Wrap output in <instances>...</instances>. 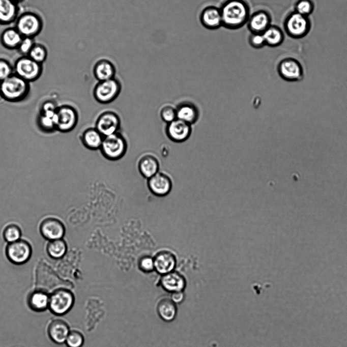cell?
Returning <instances> with one entry per match:
<instances>
[{
  "label": "cell",
  "mask_w": 347,
  "mask_h": 347,
  "mask_svg": "<svg viewBox=\"0 0 347 347\" xmlns=\"http://www.w3.org/2000/svg\"><path fill=\"white\" fill-rule=\"evenodd\" d=\"M222 27L235 30L247 24L250 14V7L244 0H226L219 8Z\"/></svg>",
  "instance_id": "obj_1"
},
{
  "label": "cell",
  "mask_w": 347,
  "mask_h": 347,
  "mask_svg": "<svg viewBox=\"0 0 347 347\" xmlns=\"http://www.w3.org/2000/svg\"><path fill=\"white\" fill-rule=\"evenodd\" d=\"M29 92L28 82L16 74H12L0 83V93L6 100L18 102L24 99Z\"/></svg>",
  "instance_id": "obj_2"
},
{
  "label": "cell",
  "mask_w": 347,
  "mask_h": 347,
  "mask_svg": "<svg viewBox=\"0 0 347 347\" xmlns=\"http://www.w3.org/2000/svg\"><path fill=\"white\" fill-rule=\"evenodd\" d=\"M128 150V142L124 136L119 132L104 137L99 149L101 155L110 161L122 158Z\"/></svg>",
  "instance_id": "obj_3"
},
{
  "label": "cell",
  "mask_w": 347,
  "mask_h": 347,
  "mask_svg": "<svg viewBox=\"0 0 347 347\" xmlns=\"http://www.w3.org/2000/svg\"><path fill=\"white\" fill-rule=\"evenodd\" d=\"M122 89L121 81L115 77L99 81L93 88V95L97 102L102 104H109L118 98Z\"/></svg>",
  "instance_id": "obj_4"
},
{
  "label": "cell",
  "mask_w": 347,
  "mask_h": 347,
  "mask_svg": "<svg viewBox=\"0 0 347 347\" xmlns=\"http://www.w3.org/2000/svg\"><path fill=\"white\" fill-rule=\"evenodd\" d=\"M74 298L69 290L58 289L49 297L48 307L52 312L63 315L68 312L73 305Z\"/></svg>",
  "instance_id": "obj_5"
},
{
  "label": "cell",
  "mask_w": 347,
  "mask_h": 347,
  "mask_svg": "<svg viewBox=\"0 0 347 347\" xmlns=\"http://www.w3.org/2000/svg\"><path fill=\"white\" fill-rule=\"evenodd\" d=\"M77 110L72 106L65 105L56 110L55 128L62 132L72 130L78 121Z\"/></svg>",
  "instance_id": "obj_6"
},
{
  "label": "cell",
  "mask_w": 347,
  "mask_h": 347,
  "mask_svg": "<svg viewBox=\"0 0 347 347\" xmlns=\"http://www.w3.org/2000/svg\"><path fill=\"white\" fill-rule=\"evenodd\" d=\"M121 125L120 116L112 110H105L100 113L95 123V127L104 137L119 132Z\"/></svg>",
  "instance_id": "obj_7"
},
{
  "label": "cell",
  "mask_w": 347,
  "mask_h": 347,
  "mask_svg": "<svg viewBox=\"0 0 347 347\" xmlns=\"http://www.w3.org/2000/svg\"><path fill=\"white\" fill-rule=\"evenodd\" d=\"M14 69L15 74L28 82L39 77L42 67L41 64L34 61L28 56H25L16 61Z\"/></svg>",
  "instance_id": "obj_8"
},
{
  "label": "cell",
  "mask_w": 347,
  "mask_h": 347,
  "mask_svg": "<svg viewBox=\"0 0 347 347\" xmlns=\"http://www.w3.org/2000/svg\"><path fill=\"white\" fill-rule=\"evenodd\" d=\"M42 27V22L35 13L27 12L21 15L16 21V28L23 37L33 38Z\"/></svg>",
  "instance_id": "obj_9"
},
{
  "label": "cell",
  "mask_w": 347,
  "mask_h": 347,
  "mask_svg": "<svg viewBox=\"0 0 347 347\" xmlns=\"http://www.w3.org/2000/svg\"><path fill=\"white\" fill-rule=\"evenodd\" d=\"M32 247L26 241L19 240L10 243L6 253L8 259L14 264L21 265L27 262L32 255Z\"/></svg>",
  "instance_id": "obj_10"
},
{
  "label": "cell",
  "mask_w": 347,
  "mask_h": 347,
  "mask_svg": "<svg viewBox=\"0 0 347 347\" xmlns=\"http://www.w3.org/2000/svg\"><path fill=\"white\" fill-rule=\"evenodd\" d=\"M277 69L281 78L287 81H298L303 78L304 72L302 66L294 59L282 60L278 64Z\"/></svg>",
  "instance_id": "obj_11"
},
{
  "label": "cell",
  "mask_w": 347,
  "mask_h": 347,
  "mask_svg": "<svg viewBox=\"0 0 347 347\" xmlns=\"http://www.w3.org/2000/svg\"><path fill=\"white\" fill-rule=\"evenodd\" d=\"M285 28L287 33L294 37L304 36L309 30V21L303 16L297 12L289 16L285 22Z\"/></svg>",
  "instance_id": "obj_12"
},
{
  "label": "cell",
  "mask_w": 347,
  "mask_h": 347,
  "mask_svg": "<svg viewBox=\"0 0 347 347\" xmlns=\"http://www.w3.org/2000/svg\"><path fill=\"white\" fill-rule=\"evenodd\" d=\"M190 133V124L178 119L167 124L165 128V133L167 137L176 142L186 140Z\"/></svg>",
  "instance_id": "obj_13"
},
{
  "label": "cell",
  "mask_w": 347,
  "mask_h": 347,
  "mask_svg": "<svg viewBox=\"0 0 347 347\" xmlns=\"http://www.w3.org/2000/svg\"><path fill=\"white\" fill-rule=\"evenodd\" d=\"M40 231L44 238L52 241L62 239L65 235V228L60 220L48 218L41 223Z\"/></svg>",
  "instance_id": "obj_14"
},
{
  "label": "cell",
  "mask_w": 347,
  "mask_h": 347,
  "mask_svg": "<svg viewBox=\"0 0 347 347\" xmlns=\"http://www.w3.org/2000/svg\"><path fill=\"white\" fill-rule=\"evenodd\" d=\"M148 180V186L149 189L156 196H166L171 190V180L164 173L159 171Z\"/></svg>",
  "instance_id": "obj_15"
},
{
  "label": "cell",
  "mask_w": 347,
  "mask_h": 347,
  "mask_svg": "<svg viewBox=\"0 0 347 347\" xmlns=\"http://www.w3.org/2000/svg\"><path fill=\"white\" fill-rule=\"evenodd\" d=\"M199 20L201 25L207 29L215 30L222 26L220 8L214 6H209L203 9Z\"/></svg>",
  "instance_id": "obj_16"
},
{
  "label": "cell",
  "mask_w": 347,
  "mask_h": 347,
  "mask_svg": "<svg viewBox=\"0 0 347 347\" xmlns=\"http://www.w3.org/2000/svg\"><path fill=\"white\" fill-rule=\"evenodd\" d=\"M271 17L264 10H259L250 15L247 21V27L251 33L262 34L270 25Z\"/></svg>",
  "instance_id": "obj_17"
},
{
  "label": "cell",
  "mask_w": 347,
  "mask_h": 347,
  "mask_svg": "<svg viewBox=\"0 0 347 347\" xmlns=\"http://www.w3.org/2000/svg\"><path fill=\"white\" fill-rule=\"evenodd\" d=\"M155 270L159 274L164 275L174 271L177 259L171 252L162 251L154 257Z\"/></svg>",
  "instance_id": "obj_18"
},
{
  "label": "cell",
  "mask_w": 347,
  "mask_h": 347,
  "mask_svg": "<svg viewBox=\"0 0 347 347\" xmlns=\"http://www.w3.org/2000/svg\"><path fill=\"white\" fill-rule=\"evenodd\" d=\"M137 167L141 176L148 179L159 171L160 163L156 156L147 153L140 157Z\"/></svg>",
  "instance_id": "obj_19"
},
{
  "label": "cell",
  "mask_w": 347,
  "mask_h": 347,
  "mask_svg": "<svg viewBox=\"0 0 347 347\" xmlns=\"http://www.w3.org/2000/svg\"><path fill=\"white\" fill-rule=\"evenodd\" d=\"M160 283L164 290L171 293L183 291L186 284L184 277L175 271L163 275Z\"/></svg>",
  "instance_id": "obj_20"
},
{
  "label": "cell",
  "mask_w": 347,
  "mask_h": 347,
  "mask_svg": "<svg viewBox=\"0 0 347 347\" xmlns=\"http://www.w3.org/2000/svg\"><path fill=\"white\" fill-rule=\"evenodd\" d=\"M103 138L104 136L95 126L86 128L80 136L82 145L87 149L92 151L99 150Z\"/></svg>",
  "instance_id": "obj_21"
},
{
  "label": "cell",
  "mask_w": 347,
  "mask_h": 347,
  "mask_svg": "<svg viewBox=\"0 0 347 347\" xmlns=\"http://www.w3.org/2000/svg\"><path fill=\"white\" fill-rule=\"evenodd\" d=\"M93 73L98 81L106 80L115 77L116 69L113 64L110 61L101 59L95 64Z\"/></svg>",
  "instance_id": "obj_22"
},
{
  "label": "cell",
  "mask_w": 347,
  "mask_h": 347,
  "mask_svg": "<svg viewBox=\"0 0 347 347\" xmlns=\"http://www.w3.org/2000/svg\"><path fill=\"white\" fill-rule=\"evenodd\" d=\"M50 338L55 343H62L66 341L70 332L68 324L61 320L53 321L48 329Z\"/></svg>",
  "instance_id": "obj_23"
},
{
  "label": "cell",
  "mask_w": 347,
  "mask_h": 347,
  "mask_svg": "<svg viewBox=\"0 0 347 347\" xmlns=\"http://www.w3.org/2000/svg\"><path fill=\"white\" fill-rule=\"evenodd\" d=\"M18 14L16 2L13 0H0V23L12 22Z\"/></svg>",
  "instance_id": "obj_24"
},
{
  "label": "cell",
  "mask_w": 347,
  "mask_h": 347,
  "mask_svg": "<svg viewBox=\"0 0 347 347\" xmlns=\"http://www.w3.org/2000/svg\"><path fill=\"white\" fill-rule=\"evenodd\" d=\"M176 304L169 298L161 299L157 306V311L159 316L165 322L174 320L177 313Z\"/></svg>",
  "instance_id": "obj_25"
},
{
  "label": "cell",
  "mask_w": 347,
  "mask_h": 347,
  "mask_svg": "<svg viewBox=\"0 0 347 347\" xmlns=\"http://www.w3.org/2000/svg\"><path fill=\"white\" fill-rule=\"evenodd\" d=\"M49 300V297L47 293L43 291L37 290L30 295L28 303L33 310L41 311L44 310L48 307Z\"/></svg>",
  "instance_id": "obj_26"
},
{
  "label": "cell",
  "mask_w": 347,
  "mask_h": 347,
  "mask_svg": "<svg viewBox=\"0 0 347 347\" xmlns=\"http://www.w3.org/2000/svg\"><path fill=\"white\" fill-rule=\"evenodd\" d=\"M22 36L16 28H9L2 33L1 40L2 44L8 49H17L22 39Z\"/></svg>",
  "instance_id": "obj_27"
},
{
  "label": "cell",
  "mask_w": 347,
  "mask_h": 347,
  "mask_svg": "<svg viewBox=\"0 0 347 347\" xmlns=\"http://www.w3.org/2000/svg\"><path fill=\"white\" fill-rule=\"evenodd\" d=\"M56 110L50 104L45 106L43 113L39 118L38 123L40 128L45 131H52L55 128Z\"/></svg>",
  "instance_id": "obj_28"
},
{
  "label": "cell",
  "mask_w": 347,
  "mask_h": 347,
  "mask_svg": "<svg viewBox=\"0 0 347 347\" xmlns=\"http://www.w3.org/2000/svg\"><path fill=\"white\" fill-rule=\"evenodd\" d=\"M177 119L189 124L194 123L198 117L196 107L191 104H183L176 109Z\"/></svg>",
  "instance_id": "obj_29"
},
{
  "label": "cell",
  "mask_w": 347,
  "mask_h": 347,
  "mask_svg": "<svg viewBox=\"0 0 347 347\" xmlns=\"http://www.w3.org/2000/svg\"><path fill=\"white\" fill-rule=\"evenodd\" d=\"M266 45L276 47L280 45L283 40V34L281 30L274 25H270L263 33Z\"/></svg>",
  "instance_id": "obj_30"
},
{
  "label": "cell",
  "mask_w": 347,
  "mask_h": 347,
  "mask_svg": "<svg viewBox=\"0 0 347 347\" xmlns=\"http://www.w3.org/2000/svg\"><path fill=\"white\" fill-rule=\"evenodd\" d=\"M67 250V244L62 239L50 241L47 246V251L48 255L55 259L63 257L66 254Z\"/></svg>",
  "instance_id": "obj_31"
},
{
  "label": "cell",
  "mask_w": 347,
  "mask_h": 347,
  "mask_svg": "<svg viewBox=\"0 0 347 347\" xmlns=\"http://www.w3.org/2000/svg\"><path fill=\"white\" fill-rule=\"evenodd\" d=\"M21 235L20 228L14 224L7 225L3 231V237L5 240L9 243L19 240Z\"/></svg>",
  "instance_id": "obj_32"
},
{
  "label": "cell",
  "mask_w": 347,
  "mask_h": 347,
  "mask_svg": "<svg viewBox=\"0 0 347 347\" xmlns=\"http://www.w3.org/2000/svg\"><path fill=\"white\" fill-rule=\"evenodd\" d=\"M47 55L46 48L40 44H35L27 55L31 59L41 64L46 60Z\"/></svg>",
  "instance_id": "obj_33"
},
{
  "label": "cell",
  "mask_w": 347,
  "mask_h": 347,
  "mask_svg": "<svg viewBox=\"0 0 347 347\" xmlns=\"http://www.w3.org/2000/svg\"><path fill=\"white\" fill-rule=\"evenodd\" d=\"M65 342L68 347H81L84 343V338L80 332L72 330L70 331Z\"/></svg>",
  "instance_id": "obj_34"
},
{
  "label": "cell",
  "mask_w": 347,
  "mask_h": 347,
  "mask_svg": "<svg viewBox=\"0 0 347 347\" xmlns=\"http://www.w3.org/2000/svg\"><path fill=\"white\" fill-rule=\"evenodd\" d=\"M161 120L168 124L177 119L176 109L168 105L163 106L160 110Z\"/></svg>",
  "instance_id": "obj_35"
},
{
  "label": "cell",
  "mask_w": 347,
  "mask_h": 347,
  "mask_svg": "<svg viewBox=\"0 0 347 347\" xmlns=\"http://www.w3.org/2000/svg\"><path fill=\"white\" fill-rule=\"evenodd\" d=\"M248 42L252 47L255 49L262 48L266 45L264 36L261 33H251Z\"/></svg>",
  "instance_id": "obj_36"
},
{
  "label": "cell",
  "mask_w": 347,
  "mask_h": 347,
  "mask_svg": "<svg viewBox=\"0 0 347 347\" xmlns=\"http://www.w3.org/2000/svg\"><path fill=\"white\" fill-rule=\"evenodd\" d=\"M138 266L141 270L144 272H150L155 270L154 257L144 256L140 258Z\"/></svg>",
  "instance_id": "obj_37"
},
{
  "label": "cell",
  "mask_w": 347,
  "mask_h": 347,
  "mask_svg": "<svg viewBox=\"0 0 347 347\" xmlns=\"http://www.w3.org/2000/svg\"><path fill=\"white\" fill-rule=\"evenodd\" d=\"M34 45L33 38L23 37L17 49L20 53L28 55Z\"/></svg>",
  "instance_id": "obj_38"
},
{
  "label": "cell",
  "mask_w": 347,
  "mask_h": 347,
  "mask_svg": "<svg viewBox=\"0 0 347 347\" xmlns=\"http://www.w3.org/2000/svg\"><path fill=\"white\" fill-rule=\"evenodd\" d=\"M312 5L308 0H301L296 5L297 12L305 16L312 12Z\"/></svg>",
  "instance_id": "obj_39"
},
{
  "label": "cell",
  "mask_w": 347,
  "mask_h": 347,
  "mask_svg": "<svg viewBox=\"0 0 347 347\" xmlns=\"http://www.w3.org/2000/svg\"><path fill=\"white\" fill-rule=\"evenodd\" d=\"M12 68L8 61L0 59V82L12 75Z\"/></svg>",
  "instance_id": "obj_40"
},
{
  "label": "cell",
  "mask_w": 347,
  "mask_h": 347,
  "mask_svg": "<svg viewBox=\"0 0 347 347\" xmlns=\"http://www.w3.org/2000/svg\"><path fill=\"white\" fill-rule=\"evenodd\" d=\"M184 294L183 291H178L171 293L170 299L175 303L179 304L183 301Z\"/></svg>",
  "instance_id": "obj_41"
},
{
  "label": "cell",
  "mask_w": 347,
  "mask_h": 347,
  "mask_svg": "<svg viewBox=\"0 0 347 347\" xmlns=\"http://www.w3.org/2000/svg\"><path fill=\"white\" fill-rule=\"evenodd\" d=\"M13 1H15V2H17L20 1H21V0H13Z\"/></svg>",
  "instance_id": "obj_42"
}]
</instances>
